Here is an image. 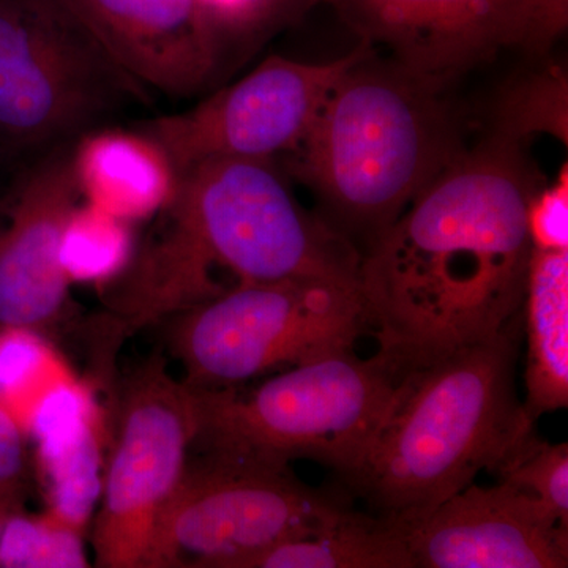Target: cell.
I'll return each mask as SVG.
<instances>
[{
    "mask_svg": "<svg viewBox=\"0 0 568 568\" xmlns=\"http://www.w3.org/2000/svg\"><path fill=\"white\" fill-rule=\"evenodd\" d=\"M71 149L41 152L0 200V325L44 332L73 315L59 257L63 226L81 201Z\"/></svg>",
    "mask_w": 568,
    "mask_h": 568,
    "instance_id": "8fae6325",
    "label": "cell"
},
{
    "mask_svg": "<svg viewBox=\"0 0 568 568\" xmlns=\"http://www.w3.org/2000/svg\"><path fill=\"white\" fill-rule=\"evenodd\" d=\"M526 226L532 250L568 252V164L529 200Z\"/></svg>",
    "mask_w": 568,
    "mask_h": 568,
    "instance_id": "484cf974",
    "label": "cell"
},
{
    "mask_svg": "<svg viewBox=\"0 0 568 568\" xmlns=\"http://www.w3.org/2000/svg\"><path fill=\"white\" fill-rule=\"evenodd\" d=\"M134 224L80 201L63 226L59 257L67 278L103 291L126 271L136 253Z\"/></svg>",
    "mask_w": 568,
    "mask_h": 568,
    "instance_id": "44dd1931",
    "label": "cell"
},
{
    "mask_svg": "<svg viewBox=\"0 0 568 568\" xmlns=\"http://www.w3.org/2000/svg\"><path fill=\"white\" fill-rule=\"evenodd\" d=\"M148 92L67 0H0V155L74 142Z\"/></svg>",
    "mask_w": 568,
    "mask_h": 568,
    "instance_id": "8992f818",
    "label": "cell"
},
{
    "mask_svg": "<svg viewBox=\"0 0 568 568\" xmlns=\"http://www.w3.org/2000/svg\"><path fill=\"white\" fill-rule=\"evenodd\" d=\"M175 320L171 346L192 387L241 386L372 335L361 291L317 280L242 284Z\"/></svg>",
    "mask_w": 568,
    "mask_h": 568,
    "instance_id": "52a82bcc",
    "label": "cell"
},
{
    "mask_svg": "<svg viewBox=\"0 0 568 568\" xmlns=\"http://www.w3.org/2000/svg\"><path fill=\"white\" fill-rule=\"evenodd\" d=\"M358 37L447 88L503 50L500 0H323Z\"/></svg>",
    "mask_w": 568,
    "mask_h": 568,
    "instance_id": "5bb4252c",
    "label": "cell"
},
{
    "mask_svg": "<svg viewBox=\"0 0 568 568\" xmlns=\"http://www.w3.org/2000/svg\"><path fill=\"white\" fill-rule=\"evenodd\" d=\"M104 436L103 416H93L59 426L33 440L44 510L82 534L91 525L102 496Z\"/></svg>",
    "mask_w": 568,
    "mask_h": 568,
    "instance_id": "e0dca14e",
    "label": "cell"
},
{
    "mask_svg": "<svg viewBox=\"0 0 568 568\" xmlns=\"http://www.w3.org/2000/svg\"><path fill=\"white\" fill-rule=\"evenodd\" d=\"M245 568H414V562L394 523L353 508L331 529L268 549Z\"/></svg>",
    "mask_w": 568,
    "mask_h": 568,
    "instance_id": "ac0fdd59",
    "label": "cell"
},
{
    "mask_svg": "<svg viewBox=\"0 0 568 568\" xmlns=\"http://www.w3.org/2000/svg\"><path fill=\"white\" fill-rule=\"evenodd\" d=\"M372 48L358 41L324 63L272 55L192 110L134 122L133 129L162 149L175 178L213 159L275 160L301 144L336 81Z\"/></svg>",
    "mask_w": 568,
    "mask_h": 568,
    "instance_id": "30bf717a",
    "label": "cell"
},
{
    "mask_svg": "<svg viewBox=\"0 0 568 568\" xmlns=\"http://www.w3.org/2000/svg\"><path fill=\"white\" fill-rule=\"evenodd\" d=\"M156 523L149 568H245L268 549L316 536L353 507L290 466L203 450Z\"/></svg>",
    "mask_w": 568,
    "mask_h": 568,
    "instance_id": "ba28073f",
    "label": "cell"
},
{
    "mask_svg": "<svg viewBox=\"0 0 568 568\" xmlns=\"http://www.w3.org/2000/svg\"><path fill=\"white\" fill-rule=\"evenodd\" d=\"M526 413L534 422L568 407V252L530 254L523 305Z\"/></svg>",
    "mask_w": 568,
    "mask_h": 568,
    "instance_id": "2e32d148",
    "label": "cell"
},
{
    "mask_svg": "<svg viewBox=\"0 0 568 568\" xmlns=\"http://www.w3.org/2000/svg\"><path fill=\"white\" fill-rule=\"evenodd\" d=\"M568 29V0H500V44L544 58Z\"/></svg>",
    "mask_w": 568,
    "mask_h": 568,
    "instance_id": "d4e9b609",
    "label": "cell"
},
{
    "mask_svg": "<svg viewBox=\"0 0 568 568\" xmlns=\"http://www.w3.org/2000/svg\"><path fill=\"white\" fill-rule=\"evenodd\" d=\"M26 487V478L0 481V540L11 515L24 508Z\"/></svg>",
    "mask_w": 568,
    "mask_h": 568,
    "instance_id": "83f0119b",
    "label": "cell"
},
{
    "mask_svg": "<svg viewBox=\"0 0 568 568\" xmlns=\"http://www.w3.org/2000/svg\"><path fill=\"white\" fill-rule=\"evenodd\" d=\"M523 316L495 338L407 368L365 457L343 477L369 514L407 525L495 474L536 422L515 375Z\"/></svg>",
    "mask_w": 568,
    "mask_h": 568,
    "instance_id": "3957f363",
    "label": "cell"
},
{
    "mask_svg": "<svg viewBox=\"0 0 568 568\" xmlns=\"http://www.w3.org/2000/svg\"><path fill=\"white\" fill-rule=\"evenodd\" d=\"M71 160L81 200L132 224L155 219L178 185L162 149L136 129L82 134Z\"/></svg>",
    "mask_w": 568,
    "mask_h": 568,
    "instance_id": "9a60e30c",
    "label": "cell"
},
{
    "mask_svg": "<svg viewBox=\"0 0 568 568\" xmlns=\"http://www.w3.org/2000/svg\"><path fill=\"white\" fill-rule=\"evenodd\" d=\"M81 379L44 332L0 325V405L24 437L41 407Z\"/></svg>",
    "mask_w": 568,
    "mask_h": 568,
    "instance_id": "d6986e66",
    "label": "cell"
},
{
    "mask_svg": "<svg viewBox=\"0 0 568 568\" xmlns=\"http://www.w3.org/2000/svg\"><path fill=\"white\" fill-rule=\"evenodd\" d=\"M212 33L224 69L233 59L257 50L323 0H194Z\"/></svg>",
    "mask_w": 568,
    "mask_h": 568,
    "instance_id": "7402d4cb",
    "label": "cell"
},
{
    "mask_svg": "<svg viewBox=\"0 0 568 568\" xmlns=\"http://www.w3.org/2000/svg\"><path fill=\"white\" fill-rule=\"evenodd\" d=\"M118 410L93 519V555L97 567L149 568L156 523L197 435L193 388L171 375L163 355L153 354L126 381Z\"/></svg>",
    "mask_w": 568,
    "mask_h": 568,
    "instance_id": "9c48e42d",
    "label": "cell"
},
{
    "mask_svg": "<svg viewBox=\"0 0 568 568\" xmlns=\"http://www.w3.org/2000/svg\"><path fill=\"white\" fill-rule=\"evenodd\" d=\"M28 439L13 418L0 405V481L26 478L28 470Z\"/></svg>",
    "mask_w": 568,
    "mask_h": 568,
    "instance_id": "4316f807",
    "label": "cell"
},
{
    "mask_svg": "<svg viewBox=\"0 0 568 568\" xmlns=\"http://www.w3.org/2000/svg\"><path fill=\"white\" fill-rule=\"evenodd\" d=\"M495 136L525 142L551 136L568 145V74L562 63L547 61L507 82L491 111Z\"/></svg>",
    "mask_w": 568,
    "mask_h": 568,
    "instance_id": "ffe728a7",
    "label": "cell"
},
{
    "mask_svg": "<svg viewBox=\"0 0 568 568\" xmlns=\"http://www.w3.org/2000/svg\"><path fill=\"white\" fill-rule=\"evenodd\" d=\"M395 526L414 568L568 566V526L506 481L469 485L424 518Z\"/></svg>",
    "mask_w": 568,
    "mask_h": 568,
    "instance_id": "7c38bea8",
    "label": "cell"
},
{
    "mask_svg": "<svg viewBox=\"0 0 568 568\" xmlns=\"http://www.w3.org/2000/svg\"><path fill=\"white\" fill-rule=\"evenodd\" d=\"M155 219L111 291L134 331L242 284L317 280L358 290L362 250L297 203L274 159L196 164Z\"/></svg>",
    "mask_w": 568,
    "mask_h": 568,
    "instance_id": "7a4b0ae2",
    "label": "cell"
},
{
    "mask_svg": "<svg viewBox=\"0 0 568 568\" xmlns=\"http://www.w3.org/2000/svg\"><path fill=\"white\" fill-rule=\"evenodd\" d=\"M375 51L342 74L304 140L286 153L287 173L364 250L466 151L446 88Z\"/></svg>",
    "mask_w": 568,
    "mask_h": 568,
    "instance_id": "277c9868",
    "label": "cell"
},
{
    "mask_svg": "<svg viewBox=\"0 0 568 568\" xmlns=\"http://www.w3.org/2000/svg\"><path fill=\"white\" fill-rule=\"evenodd\" d=\"M126 74L148 91L192 97L224 70L194 0H67Z\"/></svg>",
    "mask_w": 568,
    "mask_h": 568,
    "instance_id": "4fadbf2b",
    "label": "cell"
},
{
    "mask_svg": "<svg viewBox=\"0 0 568 568\" xmlns=\"http://www.w3.org/2000/svg\"><path fill=\"white\" fill-rule=\"evenodd\" d=\"M89 564L81 530L50 511L29 514L21 508L11 515L0 540V567L85 568Z\"/></svg>",
    "mask_w": 568,
    "mask_h": 568,
    "instance_id": "603a6c76",
    "label": "cell"
},
{
    "mask_svg": "<svg viewBox=\"0 0 568 568\" xmlns=\"http://www.w3.org/2000/svg\"><path fill=\"white\" fill-rule=\"evenodd\" d=\"M406 369L384 351L369 358L349 351L283 369L252 388L190 386L193 446L276 466L310 459L343 478L365 457Z\"/></svg>",
    "mask_w": 568,
    "mask_h": 568,
    "instance_id": "5b68a950",
    "label": "cell"
},
{
    "mask_svg": "<svg viewBox=\"0 0 568 568\" xmlns=\"http://www.w3.org/2000/svg\"><path fill=\"white\" fill-rule=\"evenodd\" d=\"M544 183L525 145L488 134L366 246L358 290L381 351L413 368L523 316L526 211Z\"/></svg>",
    "mask_w": 568,
    "mask_h": 568,
    "instance_id": "6da1fadb",
    "label": "cell"
},
{
    "mask_svg": "<svg viewBox=\"0 0 568 568\" xmlns=\"http://www.w3.org/2000/svg\"><path fill=\"white\" fill-rule=\"evenodd\" d=\"M495 474L500 481L536 497L568 526L567 443H547L534 432Z\"/></svg>",
    "mask_w": 568,
    "mask_h": 568,
    "instance_id": "cb8c5ba5",
    "label": "cell"
}]
</instances>
